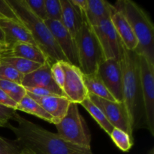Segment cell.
I'll list each match as a JSON object with an SVG mask.
<instances>
[{"mask_svg":"<svg viewBox=\"0 0 154 154\" xmlns=\"http://www.w3.org/2000/svg\"><path fill=\"white\" fill-rule=\"evenodd\" d=\"M13 120L17 126L8 123L7 127L14 134L17 142L22 148L29 149L35 154H93L91 149L67 142L57 134L46 130L17 112Z\"/></svg>","mask_w":154,"mask_h":154,"instance_id":"1","label":"cell"},{"mask_svg":"<svg viewBox=\"0 0 154 154\" xmlns=\"http://www.w3.org/2000/svg\"><path fill=\"white\" fill-rule=\"evenodd\" d=\"M7 1L20 22L29 30L36 46L44 53L48 61L51 64L60 61L68 62L45 23L31 11L25 0Z\"/></svg>","mask_w":154,"mask_h":154,"instance_id":"2","label":"cell"},{"mask_svg":"<svg viewBox=\"0 0 154 154\" xmlns=\"http://www.w3.org/2000/svg\"><path fill=\"white\" fill-rule=\"evenodd\" d=\"M114 7L124 15L138 40L135 52L154 65V27L147 12L131 0H119Z\"/></svg>","mask_w":154,"mask_h":154,"instance_id":"3","label":"cell"},{"mask_svg":"<svg viewBox=\"0 0 154 154\" xmlns=\"http://www.w3.org/2000/svg\"><path fill=\"white\" fill-rule=\"evenodd\" d=\"M122 71V95L129 127L133 132L138 116L141 92L138 55L123 47L120 59Z\"/></svg>","mask_w":154,"mask_h":154,"instance_id":"4","label":"cell"},{"mask_svg":"<svg viewBox=\"0 0 154 154\" xmlns=\"http://www.w3.org/2000/svg\"><path fill=\"white\" fill-rule=\"evenodd\" d=\"M78 49L79 69L84 75L96 73L102 62L105 61L103 52L91 26L86 21L75 38Z\"/></svg>","mask_w":154,"mask_h":154,"instance_id":"5","label":"cell"},{"mask_svg":"<svg viewBox=\"0 0 154 154\" xmlns=\"http://www.w3.org/2000/svg\"><path fill=\"white\" fill-rule=\"evenodd\" d=\"M55 126L57 135L66 141L91 149V134L85 120L80 114L78 104L70 102L66 116Z\"/></svg>","mask_w":154,"mask_h":154,"instance_id":"6","label":"cell"},{"mask_svg":"<svg viewBox=\"0 0 154 154\" xmlns=\"http://www.w3.org/2000/svg\"><path fill=\"white\" fill-rule=\"evenodd\" d=\"M141 99L147 129L154 135V65L138 55Z\"/></svg>","mask_w":154,"mask_h":154,"instance_id":"7","label":"cell"},{"mask_svg":"<svg viewBox=\"0 0 154 154\" xmlns=\"http://www.w3.org/2000/svg\"><path fill=\"white\" fill-rule=\"evenodd\" d=\"M91 27L99 41L105 60H120L123 45L111 19L104 20Z\"/></svg>","mask_w":154,"mask_h":154,"instance_id":"8","label":"cell"},{"mask_svg":"<svg viewBox=\"0 0 154 154\" xmlns=\"http://www.w3.org/2000/svg\"><path fill=\"white\" fill-rule=\"evenodd\" d=\"M65 73L63 94L70 101L81 104L88 96V92L84 84L81 69L68 62L60 61Z\"/></svg>","mask_w":154,"mask_h":154,"instance_id":"9","label":"cell"},{"mask_svg":"<svg viewBox=\"0 0 154 154\" xmlns=\"http://www.w3.org/2000/svg\"><path fill=\"white\" fill-rule=\"evenodd\" d=\"M88 98L104 113L114 128L125 131L132 137L133 132L129 127L126 108L123 102H111L92 94H88Z\"/></svg>","mask_w":154,"mask_h":154,"instance_id":"10","label":"cell"},{"mask_svg":"<svg viewBox=\"0 0 154 154\" xmlns=\"http://www.w3.org/2000/svg\"><path fill=\"white\" fill-rule=\"evenodd\" d=\"M45 23L52 33L56 42L67 61L73 66L79 68L78 49L75 38L71 35L60 21L48 19Z\"/></svg>","mask_w":154,"mask_h":154,"instance_id":"11","label":"cell"},{"mask_svg":"<svg viewBox=\"0 0 154 154\" xmlns=\"http://www.w3.org/2000/svg\"><path fill=\"white\" fill-rule=\"evenodd\" d=\"M97 73L116 101L123 102L120 60H105L99 66Z\"/></svg>","mask_w":154,"mask_h":154,"instance_id":"12","label":"cell"},{"mask_svg":"<svg viewBox=\"0 0 154 154\" xmlns=\"http://www.w3.org/2000/svg\"><path fill=\"white\" fill-rule=\"evenodd\" d=\"M51 65L52 64L49 62H47L35 71L24 75L21 85L24 88L42 87L50 90L57 96H65L61 89L57 85L53 79L51 71Z\"/></svg>","mask_w":154,"mask_h":154,"instance_id":"13","label":"cell"},{"mask_svg":"<svg viewBox=\"0 0 154 154\" xmlns=\"http://www.w3.org/2000/svg\"><path fill=\"white\" fill-rule=\"evenodd\" d=\"M26 95L38 102L53 117L54 125L57 124L66 116L71 102L65 96L54 95L38 97L27 93Z\"/></svg>","mask_w":154,"mask_h":154,"instance_id":"14","label":"cell"},{"mask_svg":"<svg viewBox=\"0 0 154 154\" xmlns=\"http://www.w3.org/2000/svg\"><path fill=\"white\" fill-rule=\"evenodd\" d=\"M0 27L5 38V43L10 46L17 43H28L35 45L29 30L20 21L10 19L0 20Z\"/></svg>","mask_w":154,"mask_h":154,"instance_id":"15","label":"cell"},{"mask_svg":"<svg viewBox=\"0 0 154 154\" xmlns=\"http://www.w3.org/2000/svg\"><path fill=\"white\" fill-rule=\"evenodd\" d=\"M111 20L123 47L130 51H135L138 48V40L132 31L130 24L123 13L116 9L111 16Z\"/></svg>","mask_w":154,"mask_h":154,"instance_id":"16","label":"cell"},{"mask_svg":"<svg viewBox=\"0 0 154 154\" xmlns=\"http://www.w3.org/2000/svg\"><path fill=\"white\" fill-rule=\"evenodd\" d=\"M116 11L114 5L104 0H87L85 21L91 26L97 25L104 20L111 19Z\"/></svg>","mask_w":154,"mask_h":154,"instance_id":"17","label":"cell"},{"mask_svg":"<svg viewBox=\"0 0 154 154\" xmlns=\"http://www.w3.org/2000/svg\"><path fill=\"white\" fill-rule=\"evenodd\" d=\"M2 55L4 57H20L42 65L49 62L46 56L37 46L28 43L14 44L7 51L2 53Z\"/></svg>","mask_w":154,"mask_h":154,"instance_id":"18","label":"cell"},{"mask_svg":"<svg viewBox=\"0 0 154 154\" xmlns=\"http://www.w3.org/2000/svg\"><path fill=\"white\" fill-rule=\"evenodd\" d=\"M60 3L62 6L61 23L75 40L84 23L82 15L71 3L70 0H60Z\"/></svg>","mask_w":154,"mask_h":154,"instance_id":"19","label":"cell"},{"mask_svg":"<svg viewBox=\"0 0 154 154\" xmlns=\"http://www.w3.org/2000/svg\"><path fill=\"white\" fill-rule=\"evenodd\" d=\"M84 84L87 88L88 94L94 95L102 99L111 102H117L114 96L111 94L107 87L102 82L98 73L91 74V75H84L83 74Z\"/></svg>","mask_w":154,"mask_h":154,"instance_id":"20","label":"cell"},{"mask_svg":"<svg viewBox=\"0 0 154 154\" xmlns=\"http://www.w3.org/2000/svg\"><path fill=\"white\" fill-rule=\"evenodd\" d=\"M17 110L28 113L32 115L39 117V118L42 119V120H45L48 123L54 124L53 117L38 102H36L34 99L30 98L27 95H26L23 98L22 100L17 104L16 111Z\"/></svg>","mask_w":154,"mask_h":154,"instance_id":"21","label":"cell"},{"mask_svg":"<svg viewBox=\"0 0 154 154\" xmlns=\"http://www.w3.org/2000/svg\"><path fill=\"white\" fill-rule=\"evenodd\" d=\"M0 62L12 66L23 75H28L42 66V64L35 63L31 60L20 58V57H4L2 55V54L1 57H0Z\"/></svg>","mask_w":154,"mask_h":154,"instance_id":"22","label":"cell"},{"mask_svg":"<svg viewBox=\"0 0 154 154\" xmlns=\"http://www.w3.org/2000/svg\"><path fill=\"white\" fill-rule=\"evenodd\" d=\"M81 105L90 113V115L95 119V120L97 122L98 124L100 126V127L107 134L110 135V134L111 133L114 127L110 123V122L106 118L104 113L89 99L88 96L81 102Z\"/></svg>","mask_w":154,"mask_h":154,"instance_id":"23","label":"cell"},{"mask_svg":"<svg viewBox=\"0 0 154 154\" xmlns=\"http://www.w3.org/2000/svg\"><path fill=\"white\" fill-rule=\"evenodd\" d=\"M0 89L17 103H19L26 95V90L21 84L0 80Z\"/></svg>","mask_w":154,"mask_h":154,"instance_id":"24","label":"cell"},{"mask_svg":"<svg viewBox=\"0 0 154 154\" xmlns=\"http://www.w3.org/2000/svg\"><path fill=\"white\" fill-rule=\"evenodd\" d=\"M113 142L123 152H128L133 145V139L127 132L117 128H114L110 134Z\"/></svg>","mask_w":154,"mask_h":154,"instance_id":"25","label":"cell"},{"mask_svg":"<svg viewBox=\"0 0 154 154\" xmlns=\"http://www.w3.org/2000/svg\"><path fill=\"white\" fill-rule=\"evenodd\" d=\"M23 77L24 75L20 73L14 68L0 62V80L21 84Z\"/></svg>","mask_w":154,"mask_h":154,"instance_id":"26","label":"cell"},{"mask_svg":"<svg viewBox=\"0 0 154 154\" xmlns=\"http://www.w3.org/2000/svg\"><path fill=\"white\" fill-rule=\"evenodd\" d=\"M48 18L60 21L62 19V6L60 0H45Z\"/></svg>","mask_w":154,"mask_h":154,"instance_id":"27","label":"cell"},{"mask_svg":"<svg viewBox=\"0 0 154 154\" xmlns=\"http://www.w3.org/2000/svg\"><path fill=\"white\" fill-rule=\"evenodd\" d=\"M31 11L37 17L45 22L48 19L45 8V0H25Z\"/></svg>","mask_w":154,"mask_h":154,"instance_id":"28","label":"cell"},{"mask_svg":"<svg viewBox=\"0 0 154 154\" xmlns=\"http://www.w3.org/2000/svg\"><path fill=\"white\" fill-rule=\"evenodd\" d=\"M22 147L17 141H10L0 136V154H20Z\"/></svg>","mask_w":154,"mask_h":154,"instance_id":"29","label":"cell"},{"mask_svg":"<svg viewBox=\"0 0 154 154\" xmlns=\"http://www.w3.org/2000/svg\"><path fill=\"white\" fill-rule=\"evenodd\" d=\"M51 71L53 79L55 81L57 85L63 91L65 81V73L63 67H62L61 64H60V62H57V63H53L51 66Z\"/></svg>","mask_w":154,"mask_h":154,"instance_id":"30","label":"cell"},{"mask_svg":"<svg viewBox=\"0 0 154 154\" xmlns=\"http://www.w3.org/2000/svg\"><path fill=\"white\" fill-rule=\"evenodd\" d=\"M1 19H10L20 21L13 9L9 5L7 0H0V20Z\"/></svg>","mask_w":154,"mask_h":154,"instance_id":"31","label":"cell"},{"mask_svg":"<svg viewBox=\"0 0 154 154\" xmlns=\"http://www.w3.org/2000/svg\"><path fill=\"white\" fill-rule=\"evenodd\" d=\"M16 110L0 105V127H7L9 120L13 119Z\"/></svg>","mask_w":154,"mask_h":154,"instance_id":"32","label":"cell"},{"mask_svg":"<svg viewBox=\"0 0 154 154\" xmlns=\"http://www.w3.org/2000/svg\"><path fill=\"white\" fill-rule=\"evenodd\" d=\"M27 93L34 95V96H38V97H44V96H54V93L51 92L47 89L42 88V87H29V88H25ZM57 96V95H56Z\"/></svg>","mask_w":154,"mask_h":154,"instance_id":"33","label":"cell"},{"mask_svg":"<svg viewBox=\"0 0 154 154\" xmlns=\"http://www.w3.org/2000/svg\"><path fill=\"white\" fill-rule=\"evenodd\" d=\"M0 105L14 110H16L17 107V103L14 102L13 99H11L1 89H0Z\"/></svg>","mask_w":154,"mask_h":154,"instance_id":"34","label":"cell"},{"mask_svg":"<svg viewBox=\"0 0 154 154\" xmlns=\"http://www.w3.org/2000/svg\"><path fill=\"white\" fill-rule=\"evenodd\" d=\"M71 3L79 11L82 15L83 20L85 21V14L87 8V0H70Z\"/></svg>","mask_w":154,"mask_h":154,"instance_id":"35","label":"cell"},{"mask_svg":"<svg viewBox=\"0 0 154 154\" xmlns=\"http://www.w3.org/2000/svg\"><path fill=\"white\" fill-rule=\"evenodd\" d=\"M9 48H10V46L8 44H6L5 42H0V54L5 52L8 50H9Z\"/></svg>","mask_w":154,"mask_h":154,"instance_id":"36","label":"cell"},{"mask_svg":"<svg viewBox=\"0 0 154 154\" xmlns=\"http://www.w3.org/2000/svg\"><path fill=\"white\" fill-rule=\"evenodd\" d=\"M20 154H35L34 153V152L31 151L30 150H29V149H26V148H23L22 149V151H21Z\"/></svg>","mask_w":154,"mask_h":154,"instance_id":"37","label":"cell"},{"mask_svg":"<svg viewBox=\"0 0 154 154\" xmlns=\"http://www.w3.org/2000/svg\"><path fill=\"white\" fill-rule=\"evenodd\" d=\"M0 42H5V35L3 31L2 30L1 27H0Z\"/></svg>","mask_w":154,"mask_h":154,"instance_id":"38","label":"cell"},{"mask_svg":"<svg viewBox=\"0 0 154 154\" xmlns=\"http://www.w3.org/2000/svg\"><path fill=\"white\" fill-rule=\"evenodd\" d=\"M150 154H153V151H152L151 150V151H150Z\"/></svg>","mask_w":154,"mask_h":154,"instance_id":"39","label":"cell"},{"mask_svg":"<svg viewBox=\"0 0 154 154\" xmlns=\"http://www.w3.org/2000/svg\"><path fill=\"white\" fill-rule=\"evenodd\" d=\"M0 57H1V54H0Z\"/></svg>","mask_w":154,"mask_h":154,"instance_id":"40","label":"cell"}]
</instances>
